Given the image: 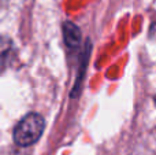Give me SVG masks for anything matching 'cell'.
Wrapping results in <instances>:
<instances>
[{
  "mask_svg": "<svg viewBox=\"0 0 156 155\" xmlns=\"http://www.w3.org/2000/svg\"><path fill=\"white\" fill-rule=\"evenodd\" d=\"M63 30H65V40L66 44L71 48H76V47L80 45L81 41V33L80 29L71 22H66L65 26H63Z\"/></svg>",
  "mask_w": 156,
  "mask_h": 155,
  "instance_id": "obj_2",
  "label": "cell"
},
{
  "mask_svg": "<svg viewBox=\"0 0 156 155\" xmlns=\"http://www.w3.org/2000/svg\"><path fill=\"white\" fill-rule=\"evenodd\" d=\"M44 131V120L41 115L36 113H30L26 117H23L14 131V140L21 147L36 143L40 139L41 133Z\"/></svg>",
  "mask_w": 156,
  "mask_h": 155,
  "instance_id": "obj_1",
  "label": "cell"
}]
</instances>
